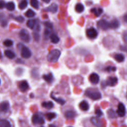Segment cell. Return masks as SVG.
<instances>
[{
    "mask_svg": "<svg viewBox=\"0 0 127 127\" xmlns=\"http://www.w3.org/2000/svg\"><path fill=\"white\" fill-rule=\"evenodd\" d=\"M85 95L90 99L97 100L101 98L102 95L98 90L94 89H87L85 92Z\"/></svg>",
    "mask_w": 127,
    "mask_h": 127,
    "instance_id": "1",
    "label": "cell"
},
{
    "mask_svg": "<svg viewBox=\"0 0 127 127\" xmlns=\"http://www.w3.org/2000/svg\"><path fill=\"white\" fill-rule=\"evenodd\" d=\"M61 56V52L58 49H54L51 51L47 55V60L51 63L57 62Z\"/></svg>",
    "mask_w": 127,
    "mask_h": 127,
    "instance_id": "2",
    "label": "cell"
},
{
    "mask_svg": "<svg viewBox=\"0 0 127 127\" xmlns=\"http://www.w3.org/2000/svg\"><path fill=\"white\" fill-rule=\"evenodd\" d=\"M32 123L35 125H40L44 124L45 122L44 119L38 114H35L32 116Z\"/></svg>",
    "mask_w": 127,
    "mask_h": 127,
    "instance_id": "3",
    "label": "cell"
},
{
    "mask_svg": "<svg viewBox=\"0 0 127 127\" xmlns=\"http://www.w3.org/2000/svg\"><path fill=\"white\" fill-rule=\"evenodd\" d=\"M31 55H32V53L30 49L28 47L23 45L21 50V57L25 59H28L30 57H31Z\"/></svg>",
    "mask_w": 127,
    "mask_h": 127,
    "instance_id": "4",
    "label": "cell"
},
{
    "mask_svg": "<svg viewBox=\"0 0 127 127\" xmlns=\"http://www.w3.org/2000/svg\"><path fill=\"white\" fill-rule=\"evenodd\" d=\"M20 39L25 42H29L30 40V37L29 33L25 29H22L19 33Z\"/></svg>",
    "mask_w": 127,
    "mask_h": 127,
    "instance_id": "5",
    "label": "cell"
},
{
    "mask_svg": "<svg viewBox=\"0 0 127 127\" xmlns=\"http://www.w3.org/2000/svg\"><path fill=\"white\" fill-rule=\"evenodd\" d=\"M97 26L102 30H106L111 28L110 23L106 20L102 19L99 21L97 23Z\"/></svg>",
    "mask_w": 127,
    "mask_h": 127,
    "instance_id": "6",
    "label": "cell"
},
{
    "mask_svg": "<svg viewBox=\"0 0 127 127\" xmlns=\"http://www.w3.org/2000/svg\"><path fill=\"white\" fill-rule=\"evenodd\" d=\"M87 36L90 39H95L98 36L97 30L94 28H90L86 31Z\"/></svg>",
    "mask_w": 127,
    "mask_h": 127,
    "instance_id": "7",
    "label": "cell"
},
{
    "mask_svg": "<svg viewBox=\"0 0 127 127\" xmlns=\"http://www.w3.org/2000/svg\"><path fill=\"white\" fill-rule=\"evenodd\" d=\"M18 87L20 91L22 92H25L27 91L29 88L28 83L26 80H22L20 81L18 83Z\"/></svg>",
    "mask_w": 127,
    "mask_h": 127,
    "instance_id": "8",
    "label": "cell"
},
{
    "mask_svg": "<svg viewBox=\"0 0 127 127\" xmlns=\"http://www.w3.org/2000/svg\"><path fill=\"white\" fill-rule=\"evenodd\" d=\"M117 113L120 117H124L126 114V108L124 104L120 103L118 106Z\"/></svg>",
    "mask_w": 127,
    "mask_h": 127,
    "instance_id": "9",
    "label": "cell"
},
{
    "mask_svg": "<svg viewBox=\"0 0 127 127\" xmlns=\"http://www.w3.org/2000/svg\"><path fill=\"white\" fill-rule=\"evenodd\" d=\"M118 79L116 77L110 76L106 81V84L107 86H114L118 83Z\"/></svg>",
    "mask_w": 127,
    "mask_h": 127,
    "instance_id": "10",
    "label": "cell"
},
{
    "mask_svg": "<svg viewBox=\"0 0 127 127\" xmlns=\"http://www.w3.org/2000/svg\"><path fill=\"white\" fill-rule=\"evenodd\" d=\"M89 79L91 83L93 84H96L99 82L100 78L99 76L96 73H92L90 75Z\"/></svg>",
    "mask_w": 127,
    "mask_h": 127,
    "instance_id": "11",
    "label": "cell"
},
{
    "mask_svg": "<svg viewBox=\"0 0 127 127\" xmlns=\"http://www.w3.org/2000/svg\"><path fill=\"white\" fill-rule=\"evenodd\" d=\"M9 103L7 101H3L0 103V111L6 113L9 109Z\"/></svg>",
    "mask_w": 127,
    "mask_h": 127,
    "instance_id": "12",
    "label": "cell"
},
{
    "mask_svg": "<svg viewBox=\"0 0 127 127\" xmlns=\"http://www.w3.org/2000/svg\"><path fill=\"white\" fill-rule=\"evenodd\" d=\"M79 107L81 110L83 111H86L88 110L89 108V105L86 101L83 100L79 103Z\"/></svg>",
    "mask_w": 127,
    "mask_h": 127,
    "instance_id": "13",
    "label": "cell"
},
{
    "mask_svg": "<svg viewBox=\"0 0 127 127\" xmlns=\"http://www.w3.org/2000/svg\"><path fill=\"white\" fill-rule=\"evenodd\" d=\"M91 122L94 126L97 127H102L101 121L98 118L92 117L91 119Z\"/></svg>",
    "mask_w": 127,
    "mask_h": 127,
    "instance_id": "14",
    "label": "cell"
},
{
    "mask_svg": "<svg viewBox=\"0 0 127 127\" xmlns=\"http://www.w3.org/2000/svg\"><path fill=\"white\" fill-rule=\"evenodd\" d=\"M58 9V6L57 4L53 3L51 4L49 7L47 8L46 9V11H49L50 12H51L52 13H56Z\"/></svg>",
    "mask_w": 127,
    "mask_h": 127,
    "instance_id": "15",
    "label": "cell"
},
{
    "mask_svg": "<svg viewBox=\"0 0 127 127\" xmlns=\"http://www.w3.org/2000/svg\"><path fill=\"white\" fill-rule=\"evenodd\" d=\"M43 78L48 83H51L54 79L53 74L51 73H49L47 74H44L43 75Z\"/></svg>",
    "mask_w": 127,
    "mask_h": 127,
    "instance_id": "16",
    "label": "cell"
},
{
    "mask_svg": "<svg viewBox=\"0 0 127 127\" xmlns=\"http://www.w3.org/2000/svg\"><path fill=\"white\" fill-rule=\"evenodd\" d=\"M0 127H11V125L6 119H0Z\"/></svg>",
    "mask_w": 127,
    "mask_h": 127,
    "instance_id": "17",
    "label": "cell"
},
{
    "mask_svg": "<svg viewBox=\"0 0 127 127\" xmlns=\"http://www.w3.org/2000/svg\"><path fill=\"white\" fill-rule=\"evenodd\" d=\"M4 55L8 59H12L15 57V53L12 52V51L10 50H6L4 51Z\"/></svg>",
    "mask_w": 127,
    "mask_h": 127,
    "instance_id": "18",
    "label": "cell"
},
{
    "mask_svg": "<svg viewBox=\"0 0 127 127\" xmlns=\"http://www.w3.org/2000/svg\"><path fill=\"white\" fill-rule=\"evenodd\" d=\"M51 98H52L53 100H54L56 102H57L58 103H59V104H60V105H64V104H65V101L64 99H62V98H56V97L54 96V95L53 94V93H52L51 94Z\"/></svg>",
    "mask_w": 127,
    "mask_h": 127,
    "instance_id": "19",
    "label": "cell"
},
{
    "mask_svg": "<svg viewBox=\"0 0 127 127\" xmlns=\"http://www.w3.org/2000/svg\"><path fill=\"white\" fill-rule=\"evenodd\" d=\"M64 115H65V117L66 118L68 119H71L74 118L75 117L76 114L74 111L69 110V111H67L66 112H65Z\"/></svg>",
    "mask_w": 127,
    "mask_h": 127,
    "instance_id": "20",
    "label": "cell"
},
{
    "mask_svg": "<svg viewBox=\"0 0 127 127\" xmlns=\"http://www.w3.org/2000/svg\"><path fill=\"white\" fill-rule=\"evenodd\" d=\"M114 59L118 62L122 63L125 60V56L122 54H116L114 56Z\"/></svg>",
    "mask_w": 127,
    "mask_h": 127,
    "instance_id": "21",
    "label": "cell"
},
{
    "mask_svg": "<svg viewBox=\"0 0 127 127\" xmlns=\"http://www.w3.org/2000/svg\"><path fill=\"white\" fill-rule=\"evenodd\" d=\"M42 106L46 109H51L54 107V103L52 101L43 102L42 103Z\"/></svg>",
    "mask_w": 127,
    "mask_h": 127,
    "instance_id": "22",
    "label": "cell"
},
{
    "mask_svg": "<svg viewBox=\"0 0 127 127\" xmlns=\"http://www.w3.org/2000/svg\"><path fill=\"white\" fill-rule=\"evenodd\" d=\"M75 9L76 12L78 13H81L83 12L84 10V6L82 3H78L76 4L75 6Z\"/></svg>",
    "mask_w": 127,
    "mask_h": 127,
    "instance_id": "23",
    "label": "cell"
},
{
    "mask_svg": "<svg viewBox=\"0 0 127 127\" xmlns=\"http://www.w3.org/2000/svg\"><path fill=\"white\" fill-rule=\"evenodd\" d=\"M26 24L29 28L33 29L36 24V21L35 19H29L27 21Z\"/></svg>",
    "mask_w": 127,
    "mask_h": 127,
    "instance_id": "24",
    "label": "cell"
},
{
    "mask_svg": "<svg viewBox=\"0 0 127 127\" xmlns=\"http://www.w3.org/2000/svg\"><path fill=\"white\" fill-rule=\"evenodd\" d=\"M50 39L51 42L54 44L58 43L60 41L59 37L55 34H52L50 35Z\"/></svg>",
    "mask_w": 127,
    "mask_h": 127,
    "instance_id": "25",
    "label": "cell"
},
{
    "mask_svg": "<svg viewBox=\"0 0 127 127\" xmlns=\"http://www.w3.org/2000/svg\"><path fill=\"white\" fill-rule=\"evenodd\" d=\"M91 11L96 16H99L102 12H103V9L101 8H98V9H96V8H93L91 9Z\"/></svg>",
    "mask_w": 127,
    "mask_h": 127,
    "instance_id": "26",
    "label": "cell"
},
{
    "mask_svg": "<svg viewBox=\"0 0 127 127\" xmlns=\"http://www.w3.org/2000/svg\"><path fill=\"white\" fill-rule=\"evenodd\" d=\"M5 7L6 9L10 11H12L15 9V4L13 2H8L6 3Z\"/></svg>",
    "mask_w": 127,
    "mask_h": 127,
    "instance_id": "27",
    "label": "cell"
},
{
    "mask_svg": "<svg viewBox=\"0 0 127 127\" xmlns=\"http://www.w3.org/2000/svg\"><path fill=\"white\" fill-rule=\"evenodd\" d=\"M28 5V1L27 0H22L18 5V7L20 9H25Z\"/></svg>",
    "mask_w": 127,
    "mask_h": 127,
    "instance_id": "28",
    "label": "cell"
},
{
    "mask_svg": "<svg viewBox=\"0 0 127 127\" xmlns=\"http://www.w3.org/2000/svg\"><path fill=\"white\" fill-rule=\"evenodd\" d=\"M46 116L47 119L48 120L51 121V120H52L53 119L56 118L57 115L55 113L50 112V113H48Z\"/></svg>",
    "mask_w": 127,
    "mask_h": 127,
    "instance_id": "29",
    "label": "cell"
},
{
    "mask_svg": "<svg viewBox=\"0 0 127 127\" xmlns=\"http://www.w3.org/2000/svg\"><path fill=\"white\" fill-rule=\"evenodd\" d=\"M25 14L27 17H33L35 15L36 13L33 10L29 9L26 12Z\"/></svg>",
    "mask_w": 127,
    "mask_h": 127,
    "instance_id": "30",
    "label": "cell"
},
{
    "mask_svg": "<svg viewBox=\"0 0 127 127\" xmlns=\"http://www.w3.org/2000/svg\"><path fill=\"white\" fill-rule=\"evenodd\" d=\"M30 4L33 7L36 9L39 8V1L38 0H30Z\"/></svg>",
    "mask_w": 127,
    "mask_h": 127,
    "instance_id": "31",
    "label": "cell"
},
{
    "mask_svg": "<svg viewBox=\"0 0 127 127\" xmlns=\"http://www.w3.org/2000/svg\"><path fill=\"white\" fill-rule=\"evenodd\" d=\"M111 28H117L119 26V22L117 20H114L110 23Z\"/></svg>",
    "mask_w": 127,
    "mask_h": 127,
    "instance_id": "32",
    "label": "cell"
},
{
    "mask_svg": "<svg viewBox=\"0 0 127 127\" xmlns=\"http://www.w3.org/2000/svg\"><path fill=\"white\" fill-rule=\"evenodd\" d=\"M3 44L6 47H10L13 45V42L11 40L6 39L5 41H4Z\"/></svg>",
    "mask_w": 127,
    "mask_h": 127,
    "instance_id": "33",
    "label": "cell"
},
{
    "mask_svg": "<svg viewBox=\"0 0 127 127\" xmlns=\"http://www.w3.org/2000/svg\"><path fill=\"white\" fill-rule=\"evenodd\" d=\"M108 116L111 118H115L116 117L115 112L112 109H109L108 111Z\"/></svg>",
    "mask_w": 127,
    "mask_h": 127,
    "instance_id": "34",
    "label": "cell"
},
{
    "mask_svg": "<svg viewBox=\"0 0 127 127\" xmlns=\"http://www.w3.org/2000/svg\"><path fill=\"white\" fill-rule=\"evenodd\" d=\"M116 70V68L115 66H107L105 68V70L108 72H111V71H115Z\"/></svg>",
    "mask_w": 127,
    "mask_h": 127,
    "instance_id": "35",
    "label": "cell"
},
{
    "mask_svg": "<svg viewBox=\"0 0 127 127\" xmlns=\"http://www.w3.org/2000/svg\"><path fill=\"white\" fill-rule=\"evenodd\" d=\"M44 25L46 26V27L47 28H48L49 29H52L53 27V24L49 22V21H45L44 22Z\"/></svg>",
    "mask_w": 127,
    "mask_h": 127,
    "instance_id": "36",
    "label": "cell"
},
{
    "mask_svg": "<svg viewBox=\"0 0 127 127\" xmlns=\"http://www.w3.org/2000/svg\"><path fill=\"white\" fill-rule=\"evenodd\" d=\"M95 114L97 116V117L99 118L100 117H101L103 115V112L102 111L100 110V109L99 108H97L95 110Z\"/></svg>",
    "mask_w": 127,
    "mask_h": 127,
    "instance_id": "37",
    "label": "cell"
},
{
    "mask_svg": "<svg viewBox=\"0 0 127 127\" xmlns=\"http://www.w3.org/2000/svg\"><path fill=\"white\" fill-rule=\"evenodd\" d=\"M15 19L18 21V22H22L24 21V18L22 16H17L16 17H15Z\"/></svg>",
    "mask_w": 127,
    "mask_h": 127,
    "instance_id": "38",
    "label": "cell"
},
{
    "mask_svg": "<svg viewBox=\"0 0 127 127\" xmlns=\"http://www.w3.org/2000/svg\"><path fill=\"white\" fill-rule=\"evenodd\" d=\"M33 37L35 41H38L40 39V35L38 33H34L33 34Z\"/></svg>",
    "mask_w": 127,
    "mask_h": 127,
    "instance_id": "39",
    "label": "cell"
},
{
    "mask_svg": "<svg viewBox=\"0 0 127 127\" xmlns=\"http://www.w3.org/2000/svg\"><path fill=\"white\" fill-rule=\"evenodd\" d=\"M6 3L5 2L2 0H0V8L2 9L4 7H5Z\"/></svg>",
    "mask_w": 127,
    "mask_h": 127,
    "instance_id": "40",
    "label": "cell"
},
{
    "mask_svg": "<svg viewBox=\"0 0 127 127\" xmlns=\"http://www.w3.org/2000/svg\"><path fill=\"white\" fill-rule=\"evenodd\" d=\"M50 33V29H48V28H46L45 30V31H44V34L45 35H49Z\"/></svg>",
    "mask_w": 127,
    "mask_h": 127,
    "instance_id": "41",
    "label": "cell"
},
{
    "mask_svg": "<svg viewBox=\"0 0 127 127\" xmlns=\"http://www.w3.org/2000/svg\"><path fill=\"white\" fill-rule=\"evenodd\" d=\"M124 41L127 44V33L124 35Z\"/></svg>",
    "mask_w": 127,
    "mask_h": 127,
    "instance_id": "42",
    "label": "cell"
},
{
    "mask_svg": "<svg viewBox=\"0 0 127 127\" xmlns=\"http://www.w3.org/2000/svg\"><path fill=\"white\" fill-rule=\"evenodd\" d=\"M1 25L2 26H5L6 25H7V22H6L5 20H3L2 21V23H1Z\"/></svg>",
    "mask_w": 127,
    "mask_h": 127,
    "instance_id": "43",
    "label": "cell"
},
{
    "mask_svg": "<svg viewBox=\"0 0 127 127\" xmlns=\"http://www.w3.org/2000/svg\"><path fill=\"white\" fill-rule=\"evenodd\" d=\"M124 20L127 23V14H126V15L124 16Z\"/></svg>",
    "mask_w": 127,
    "mask_h": 127,
    "instance_id": "44",
    "label": "cell"
},
{
    "mask_svg": "<svg viewBox=\"0 0 127 127\" xmlns=\"http://www.w3.org/2000/svg\"><path fill=\"white\" fill-rule=\"evenodd\" d=\"M44 2H46V3H49V2H50V0H42Z\"/></svg>",
    "mask_w": 127,
    "mask_h": 127,
    "instance_id": "45",
    "label": "cell"
},
{
    "mask_svg": "<svg viewBox=\"0 0 127 127\" xmlns=\"http://www.w3.org/2000/svg\"><path fill=\"white\" fill-rule=\"evenodd\" d=\"M49 127H56V126L55 125H52V124H51L49 126Z\"/></svg>",
    "mask_w": 127,
    "mask_h": 127,
    "instance_id": "46",
    "label": "cell"
},
{
    "mask_svg": "<svg viewBox=\"0 0 127 127\" xmlns=\"http://www.w3.org/2000/svg\"><path fill=\"white\" fill-rule=\"evenodd\" d=\"M3 16H2V14L0 13V20H1V19H2Z\"/></svg>",
    "mask_w": 127,
    "mask_h": 127,
    "instance_id": "47",
    "label": "cell"
},
{
    "mask_svg": "<svg viewBox=\"0 0 127 127\" xmlns=\"http://www.w3.org/2000/svg\"><path fill=\"white\" fill-rule=\"evenodd\" d=\"M1 84V80H0V84Z\"/></svg>",
    "mask_w": 127,
    "mask_h": 127,
    "instance_id": "48",
    "label": "cell"
},
{
    "mask_svg": "<svg viewBox=\"0 0 127 127\" xmlns=\"http://www.w3.org/2000/svg\"></svg>",
    "mask_w": 127,
    "mask_h": 127,
    "instance_id": "49",
    "label": "cell"
},
{
    "mask_svg": "<svg viewBox=\"0 0 127 127\" xmlns=\"http://www.w3.org/2000/svg\"></svg>",
    "mask_w": 127,
    "mask_h": 127,
    "instance_id": "50",
    "label": "cell"
},
{
    "mask_svg": "<svg viewBox=\"0 0 127 127\" xmlns=\"http://www.w3.org/2000/svg\"></svg>",
    "mask_w": 127,
    "mask_h": 127,
    "instance_id": "51",
    "label": "cell"
}]
</instances>
